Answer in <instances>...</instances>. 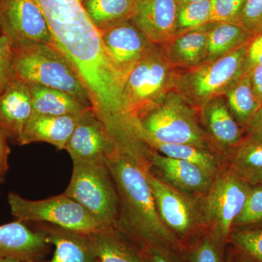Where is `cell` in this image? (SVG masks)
I'll return each mask as SVG.
<instances>
[{"label":"cell","mask_w":262,"mask_h":262,"mask_svg":"<svg viewBox=\"0 0 262 262\" xmlns=\"http://www.w3.org/2000/svg\"><path fill=\"white\" fill-rule=\"evenodd\" d=\"M3 180L1 178H0V183L3 182Z\"/></svg>","instance_id":"obj_46"},{"label":"cell","mask_w":262,"mask_h":262,"mask_svg":"<svg viewBox=\"0 0 262 262\" xmlns=\"http://www.w3.org/2000/svg\"><path fill=\"white\" fill-rule=\"evenodd\" d=\"M100 262H149L144 251L115 226L89 234Z\"/></svg>","instance_id":"obj_20"},{"label":"cell","mask_w":262,"mask_h":262,"mask_svg":"<svg viewBox=\"0 0 262 262\" xmlns=\"http://www.w3.org/2000/svg\"><path fill=\"white\" fill-rule=\"evenodd\" d=\"M262 127V104L261 107L258 110L256 115L253 117L252 120L250 122L249 125L246 127V134L251 132V131L256 130Z\"/></svg>","instance_id":"obj_40"},{"label":"cell","mask_w":262,"mask_h":262,"mask_svg":"<svg viewBox=\"0 0 262 262\" xmlns=\"http://www.w3.org/2000/svg\"><path fill=\"white\" fill-rule=\"evenodd\" d=\"M178 13L176 0H136L131 18L149 40L161 42L175 34Z\"/></svg>","instance_id":"obj_14"},{"label":"cell","mask_w":262,"mask_h":262,"mask_svg":"<svg viewBox=\"0 0 262 262\" xmlns=\"http://www.w3.org/2000/svg\"><path fill=\"white\" fill-rule=\"evenodd\" d=\"M13 71L20 82L63 91L93 108L80 76L54 46L34 43L13 48Z\"/></svg>","instance_id":"obj_3"},{"label":"cell","mask_w":262,"mask_h":262,"mask_svg":"<svg viewBox=\"0 0 262 262\" xmlns=\"http://www.w3.org/2000/svg\"><path fill=\"white\" fill-rule=\"evenodd\" d=\"M262 226V185L252 186L242 211L233 223V229Z\"/></svg>","instance_id":"obj_31"},{"label":"cell","mask_w":262,"mask_h":262,"mask_svg":"<svg viewBox=\"0 0 262 262\" xmlns=\"http://www.w3.org/2000/svg\"><path fill=\"white\" fill-rule=\"evenodd\" d=\"M206 123L214 140L223 148L227 159L244 141V129L236 121L225 102L211 101L206 108Z\"/></svg>","instance_id":"obj_21"},{"label":"cell","mask_w":262,"mask_h":262,"mask_svg":"<svg viewBox=\"0 0 262 262\" xmlns=\"http://www.w3.org/2000/svg\"><path fill=\"white\" fill-rule=\"evenodd\" d=\"M211 0H203L188 3L179 8L178 27L194 28L210 21Z\"/></svg>","instance_id":"obj_32"},{"label":"cell","mask_w":262,"mask_h":262,"mask_svg":"<svg viewBox=\"0 0 262 262\" xmlns=\"http://www.w3.org/2000/svg\"><path fill=\"white\" fill-rule=\"evenodd\" d=\"M144 143L164 156L195 164L215 177L227 165V162L222 161L220 155L212 150L189 144H168L154 140Z\"/></svg>","instance_id":"obj_23"},{"label":"cell","mask_w":262,"mask_h":262,"mask_svg":"<svg viewBox=\"0 0 262 262\" xmlns=\"http://www.w3.org/2000/svg\"><path fill=\"white\" fill-rule=\"evenodd\" d=\"M149 262H184L173 250L164 246H151L142 250Z\"/></svg>","instance_id":"obj_37"},{"label":"cell","mask_w":262,"mask_h":262,"mask_svg":"<svg viewBox=\"0 0 262 262\" xmlns=\"http://www.w3.org/2000/svg\"><path fill=\"white\" fill-rule=\"evenodd\" d=\"M227 244L222 234L205 227L183 246L181 256L184 262H223Z\"/></svg>","instance_id":"obj_24"},{"label":"cell","mask_w":262,"mask_h":262,"mask_svg":"<svg viewBox=\"0 0 262 262\" xmlns=\"http://www.w3.org/2000/svg\"><path fill=\"white\" fill-rule=\"evenodd\" d=\"M106 163L116 186L118 220L115 227L141 250L164 246L181 255L182 244L160 219L146 178L147 160L115 148Z\"/></svg>","instance_id":"obj_2"},{"label":"cell","mask_w":262,"mask_h":262,"mask_svg":"<svg viewBox=\"0 0 262 262\" xmlns=\"http://www.w3.org/2000/svg\"><path fill=\"white\" fill-rule=\"evenodd\" d=\"M40 230L48 244L54 246V253L51 260L34 262H100L89 234L48 224Z\"/></svg>","instance_id":"obj_19"},{"label":"cell","mask_w":262,"mask_h":262,"mask_svg":"<svg viewBox=\"0 0 262 262\" xmlns=\"http://www.w3.org/2000/svg\"><path fill=\"white\" fill-rule=\"evenodd\" d=\"M232 248H233V262H256L246 253L234 248L233 246Z\"/></svg>","instance_id":"obj_41"},{"label":"cell","mask_w":262,"mask_h":262,"mask_svg":"<svg viewBox=\"0 0 262 262\" xmlns=\"http://www.w3.org/2000/svg\"><path fill=\"white\" fill-rule=\"evenodd\" d=\"M262 65V33L254 36L248 42L245 60V73Z\"/></svg>","instance_id":"obj_36"},{"label":"cell","mask_w":262,"mask_h":262,"mask_svg":"<svg viewBox=\"0 0 262 262\" xmlns=\"http://www.w3.org/2000/svg\"><path fill=\"white\" fill-rule=\"evenodd\" d=\"M225 262H233V248H232V246L229 248Z\"/></svg>","instance_id":"obj_43"},{"label":"cell","mask_w":262,"mask_h":262,"mask_svg":"<svg viewBox=\"0 0 262 262\" xmlns=\"http://www.w3.org/2000/svg\"><path fill=\"white\" fill-rule=\"evenodd\" d=\"M150 169H155L157 177L188 195L201 198L211 188L215 176L195 164L164 156L158 152L149 155Z\"/></svg>","instance_id":"obj_12"},{"label":"cell","mask_w":262,"mask_h":262,"mask_svg":"<svg viewBox=\"0 0 262 262\" xmlns=\"http://www.w3.org/2000/svg\"><path fill=\"white\" fill-rule=\"evenodd\" d=\"M251 38V34L239 24L221 23L208 34L207 52L213 57L224 56Z\"/></svg>","instance_id":"obj_28"},{"label":"cell","mask_w":262,"mask_h":262,"mask_svg":"<svg viewBox=\"0 0 262 262\" xmlns=\"http://www.w3.org/2000/svg\"><path fill=\"white\" fill-rule=\"evenodd\" d=\"M48 245L42 230H32L23 222L0 225V259L38 261L47 252Z\"/></svg>","instance_id":"obj_16"},{"label":"cell","mask_w":262,"mask_h":262,"mask_svg":"<svg viewBox=\"0 0 262 262\" xmlns=\"http://www.w3.org/2000/svg\"><path fill=\"white\" fill-rule=\"evenodd\" d=\"M136 0H89L84 8L99 30L131 17Z\"/></svg>","instance_id":"obj_27"},{"label":"cell","mask_w":262,"mask_h":262,"mask_svg":"<svg viewBox=\"0 0 262 262\" xmlns=\"http://www.w3.org/2000/svg\"><path fill=\"white\" fill-rule=\"evenodd\" d=\"M117 147L106 127L90 110L82 115L65 150L72 161L106 160Z\"/></svg>","instance_id":"obj_13"},{"label":"cell","mask_w":262,"mask_h":262,"mask_svg":"<svg viewBox=\"0 0 262 262\" xmlns=\"http://www.w3.org/2000/svg\"><path fill=\"white\" fill-rule=\"evenodd\" d=\"M252 186L239 177L228 165L215 176L208 192L201 198L205 226L228 239Z\"/></svg>","instance_id":"obj_7"},{"label":"cell","mask_w":262,"mask_h":262,"mask_svg":"<svg viewBox=\"0 0 262 262\" xmlns=\"http://www.w3.org/2000/svg\"><path fill=\"white\" fill-rule=\"evenodd\" d=\"M82 115L50 116L32 114L18 139V143L26 145L34 142H46L58 150L65 149Z\"/></svg>","instance_id":"obj_17"},{"label":"cell","mask_w":262,"mask_h":262,"mask_svg":"<svg viewBox=\"0 0 262 262\" xmlns=\"http://www.w3.org/2000/svg\"><path fill=\"white\" fill-rule=\"evenodd\" d=\"M32 114L28 84L13 79L0 94V128L18 141Z\"/></svg>","instance_id":"obj_18"},{"label":"cell","mask_w":262,"mask_h":262,"mask_svg":"<svg viewBox=\"0 0 262 262\" xmlns=\"http://www.w3.org/2000/svg\"><path fill=\"white\" fill-rule=\"evenodd\" d=\"M239 25L252 37L262 33V0H246Z\"/></svg>","instance_id":"obj_35"},{"label":"cell","mask_w":262,"mask_h":262,"mask_svg":"<svg viewBox=\"0 0 262 262\" xmlns=\"http://www.w3.org/2000/svg\"><path fill=\"white\" fill-rule=\"evenodd\" d=\"M210 21L239 24L246 0H211Z\"/></svg>","instance_id":"obj_33"},{"label":"cell","mask_w":262,"mask_h":262,"mask_svg":"<svg viewBox=\"0 0 262 262\" xmlns=\"http://www.w3.org/2000/svg\"><path fill=\"white\" fill-rule=\"evenodd\" d=\"M167 70L157 58L146 54L130 71L123 92L125 116L139 136V122L156 107L157 98L163 91Z\"/></svg>","instance_id":"obj_9"},{"label":"cell","mask_w":262,"mask_h":262,"mask_svg":"<svg viewBox=\"0 0 262 262\" xmlns=\"http://www.w3.org/2000/svg\"><path fill=\"white\" fill-rule=\"evenodd\" d=\"M178 4H188V3H195V2L203 1V0H176Z\"/></svg>","instance_id":"obj_45"},{"label":"cell","mask_w":262,"mask_h":262,"mask_svg":"<svg viewBox=\"0 0 262 262\" xmlns=\"http://www.w3.org/2000/svg\"><path fill=\"white\" fill-rule=\"evenodd\" d=\"M100 32L112 59L127 77L146 54V40L149 39L135 25L126 22L113 24Z\"/></svg>","instance_id":"obj_15"},{"label":"cell","mask_w":262,"mask_h":262,"mask_svg":"<svg viewBox=\"0 0 262 262\" xmlns=\"http://www.w3.org/2000/svg\"><path fill=\"white\" fill-rule=\"evenodd\" d=\"M11 214L23 222H43L61 228L91 234L101 227L80 203L62 193L40 201L25 199L15 192L8 196Z\"/></svg>","instance_id":"obj_6"},{"label":"cell","mask_w":262,"mask_h":262,"mask_svg":"<svg viewBox=\"0 0 262 262\" xmlns=\"http://www.w3.org/2000/svg\"><path fill=\"white\" fill-rule=\"evenodd\" d=\"M208 34L194 32L179 37L173 45L174 52L180 61L194 63L199 61L207 52Z\"/></svg>","instance_id":"obj_30"},{"label":"cell","mask_w":262,"mask_h":262,"mask_svg":"<svg viewBox=\"0 0 262 262\" xmlns=\"http://www.w3.org/2000/svg\"><path fill=\"white\" fill-rule=\"evenodd\" d=\"M35 261H28V260L16 259V258H2L0 262H34Z\"/></svg>","instance_id":"obj_44"},{"label":"cell","mask_w":262,"mask_h":262,"mask_svg":"<svg viewBox=\"0 0 262 262\" xmlns=\"http://www.w3.org/2000/svg\"><path fill=\"white\" fill-rule=\"evenodd\" d=\"M228 244L256 262H262V226L233 229Z\"/></svg>","instance_id":"obj_29"},{"label":"cell","mask_w":262,"mask_h":262,"mask_svg":"<svg viewBox=\"0 0 262 262\" xmlns=\"http://www.w3.org/2000/svg\"><path fill=\"white\" fill-rule=\"evenodd\" d=\"M227 165L251 186L262 185V143L245 138L229 155Z\"/></svg>","instance_id":"obj_25"},{"label":"cell","mask_w":262,"mask_h":262,"mask_svg":"<svg viewBox=\"0 0 262 262\" xmlns=\"http://www.w3.org/2000/svg\"><path fill=\"white\" fill-rule=\"evenodd\" d=\"M246 139L255 142L262 143V127L248 133Z\"/></svg>","instance_id":"obj_42"},{"label":"cell","mask_w":262,"mask_h":262,"mask_svg":"<svg viewBox=\"0 0 262 262\" xmlns=\"http://www.w3.org/2000/svg\"><path fill=\"white\" fill-rule=\"evenodd\" d=\"M35 1L47 22L53 46L80 76L94 113L114 140L126 139L133 131L122 101L127 77L112 59L84 5L80 0Z\"/></svg>","instance_id":"obj_1"},{"label":"cell","mask_w":262,"mask_h":262,"mask_svg":"<svg viewBox=\"0 0 262 262\" xmlns=\"http://www.w3.org/2000/svg\"><path fill=\"white\" fill-rule=\"evenodd\" d=\"M0 20L2 31L13 48L34 43L53 46L47 22L35 0H3Z\"/></svg>","instance_id":"obj_10"},{"label":"cell","mask_w":262,"mask_h":262,"mask_svg":"<svg viewBox=\"0 0 262 262\" xmlns=\"http://www.w3.org/2000/svg\"><path fill=\"white\" fill-rule=\"evenodd\" d=\"M146 178L160 219L167 228L178 237L182 246L206 227L201 198L180 192L151 173L150 170L146 173Z\"/></svg>","instance_id":"obj_8"},{"label":"cell","mask_w":262,"mask_h":262,"mask_svg":"<svg viewBox=\"0 0 262 262\" xmlns=\"http://www.w3.org/2000/svg\"><path fill=\"white\" fill-rule=\"evenodd\" d=\"M8 136V134L0 128V178L3 181L7 172L9 170L8 158L10 154V149L7 141Z\"/></svg>","instance_id":"obj_38"},{"label":"cell","mask_w":262,"mask_h":262,"mask_svg":"<svg viewBox=\"0 0 262 262\" xmlns=\"http://www.w3.org/2000/svg\"><path fill=\"white\" fill-rule=\"evenodd\" d=\"M227 97L229 111L246 130L262 104L254 94L248 74L241 77L227 90Z\"/></svg>","instance_id":"obj_26"},{"label":"cell","mask_w":262,"mask_h":262,"mask_svg":"<svg viewBox=\"0 0 262 262\" xmlns=\"http://www.w3.org/2000/svg\"><path fill=\"white\" fill-rule=\"evenodd\" d=\"M63 194L83 206L101 227L116 225L118 194L106 160L73 162L70 182Z\"/></svg>","instance_id":"obj_4"},{"label":"cell","mask_w":262,"mask_h":262,"mask_svg":"<svg viewBox=\"0 0 262 262\" xmlns=\"http://www.w3.org/2000/svg\"><path fill=\"white\" fill-rule=\"evenodd\" d=\"M13 48L8 36L0 32V94L14 79L13 71Z\"/></svg>","instance_id":"obj_34"},{"label":"cell","mask_w":262,"mask_h":262,"mask_svg":"<svg viewBox=\"0 0 262 262\" xmlns=\"http://www.w3.org/2000/svg\"><path fill=\"white\" fill-rule=\"evenodd\" d=\"M28 85L32 95L33 114L50 116L82 115L93 108L63 91L37 84Z\"/></svg>","instance_id":"obj_22"},{"label":"cell","mask_w":262,"mask_h":262,"mask_svg":"<svg viewBox=\"0 0 262 262\" xmlns=\"http://www.w3.org/2000/svg\"><path fill=\"white\" fill-rule=\"evenodd\" d=\"M254 94L262 103V65L255 67L248 73Z\"/></svg>","instance_id":"obj_39"},{"label":"cell","mask_w":262,"mask_h":262,"mask_svg":"<svg viewBox=\"0 0 262 262\" xmlns=\"http://www.w3.org/2000/svg\"><path fill=\"white\" fill-rule=\"evenodd\" d=\"M249 41L192 74L187 85L190 94L198 101L204 102L222 91L228 90L246 75L245 60Z\"/></svg>","instance_id":"obj_11"},{"label":"cell","mask_w":262,"mask_h":262,"mask_svg":"<svg viewBox=\"0 0 262 262\" xmlns=\"http://www.w3.org/2000/svg\"><path fill=\"white\" fill-rule=\"evenodd\" d=\"M139 127L144 143L154 140L212 150L192 110L180 98H169L157 106L141 119Z\"/></svg>","instance_id":"obj_5"}]
</instances>
